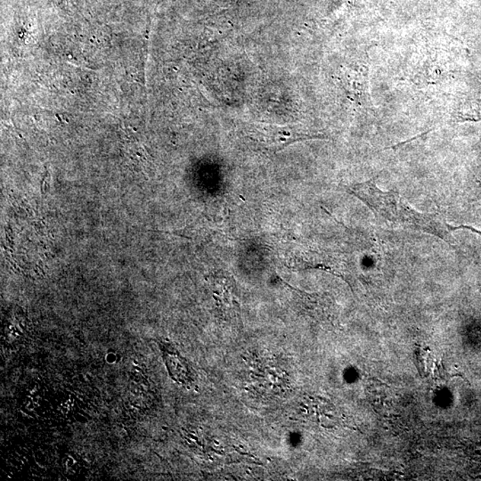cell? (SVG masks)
<instances>
[{"mask_svg":"<svg viewBox=\"0 0 481 481\" xmlns=\"http://www.w3.org/2000/svg\"><path fill=\"white\" fill-rule=\"evenodd\" d=\"M377 178L354 184L349 192L361 200L377 216L378 221L391 228L407 229L426 232L442 239L450 245L455 244L452 232L469 228L481 235V232L467 226L454 227L448 224L441 213H423L413 208L395 191H384L377 187Z\"/></svg>","mask_w":481,"mask_h":481,"instance_id":"1","label":"cell"},{"mask_svg":"<svg viewBox=\"0 0 481 481\" xmlns=\"http://www.w3.org/2000/svg\"><path fill=\"white\" fill-rule=\"evenodd\" d=\"M164 356L172 377L181 384H189L192 380V375L184 358H180V356L176 353H171L170 350H167Z\"/></svg>","mask_w":481,"mask_h":481,"instance_id":"2","label":"cell"}]
</instances>
